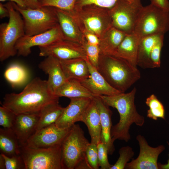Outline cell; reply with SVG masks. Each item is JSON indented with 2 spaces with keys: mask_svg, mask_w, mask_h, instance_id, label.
<instances>
[{
  "mask_svg": "<svg viewBox=\"0 0 169 169\" xmlns=\"http://www.w3.org/2000/svg\"><path fill=\"white\" fill-rule=\"evenodd\" d=\"M59 99L50 88L47 80L36 77L28 83L21 92L6 94L2 105L16 115L39 114L45 106L59 102Z\"/></svg>",
  "mask_w": 169,
  "mask_h": 169,
  "instance_id": "1",
  "label": "cell"
},
{
  "mask_svg": "<svg viewBox=\"0 0 169 169\" xmlns=\"http://www.w3.org/2000/svg\"><path fill=\"white\" fill-rule=\"evenodd\" d=\"M136 91L135 87L127 93L100 96L105 104L116 109L119 114L118 122L111 128V137L113 142L117 139L128 142L131 139L129 130L131 125L135 124L141 127L144 124V117L138 113L135 104Z\"/></svg>",
  "mask_w": 169,
  "mask_h": 169,
  "instance_id": "2",
  "label": "cell"
},
{
  "mask_svg": "<svg viewBox=\"0 0 169 169\" xmlns=\"http://www.w3.org/2000/svg\"><path fill=\"white\" fill-rule=\"evenodd\" d=\"M96 69L110 85L122 93L141 77L137 67L120 58L101 53Z\"/></svg>",
  "mask_w": 169,
  "mask_h": 169,
  "instance_id": "3",
  "label": "cell"
},
{
  "mask_svg": "<svg viewBox=\"0 0 169 169\" xmlns=\"http://www.w3.org/2000/svg\"><path fill=\"white\" fill-rule=\"evenodd\" d=\"M4 6L9 13L7 23L0 25V60L3 62L17 54L16 45L25 35L24 22L20 13L15 9L12 2Z\"/></svg>",
  "mask_w": 169,
  "mask_h": 169,
  "instance_id": "4",
  "label": "cell"
},
{
  "mask_svg": "<svg viewBox=\"0 0 169 169\" xmlns=\"http://www.w3.org/2000/svg\"><path fill=\"white\" fill-rule=\"evenodd\" d=\"M12 2L15 9L22 16L26 35L32 36L43 33L58 24L54 7L44 6L35 9L23 8Z\"/></svg>",
  "mask_w": 169,
  "mask_h": 169,
  "instance_id": "5",
  "label": "cell"
},
{
  "mask_svg": "<svg viewBox=\"0 0 169 169\" xmlns=\"http://www.w3.org/2000/svg\"><path fill=\"white\" fill-rule=\"evenodd\" d=\"M169 29V12L150 4L141 9L134 33L140 38L164 35Z\"/></svg>",
  "mask_w": 169,
  "mask_h": 169,
  "instance_id": "6",
  "label": "cell"
},
{
  "mask_svg": "<svg viewBox=\"0 0 169 169\" xmlns=\"http://www.w3.org/2000/svg\"><path fill=\"white\" fill-rule=\"evenodd\" d=\"M90 143L79 125L75 124L61 145L64 169H75L81 161L86 159V151Z\"/></svg>",
  "mask_w": 169,
  "mask_h": 169,
  "instance_id": "7",
  "label": "cell"
},
{
  "mask_svg": "<svg viewBox=\"0 0 169 169\" xmlns=\"http://www.w3.org/2000/svg\"><path fill=\"white\" fill-rule=\"evenodd\" d=\"M20 155L25 169H64L61 145L48 148L21 146Z\"/></svg>",
  "mask_w": 169,
  "mask_h": 169,
  "instance_id": "8",
  "label": "cell"
},
{
  "mask_svg": "<svg viewBox=\"0 0 169 169\" xmlns=\"http://www.w3.org/2000/svg\"><path fill=\"white\" fill-rule=\"evenodd\" d=\"M141 1L119 0L109 9L112 26L127 34L133 33L143 6Z\"/></svg>",
  "mask_w": 169,
  "mask_h": 169,
  "instance_id": "9",
  "label": "cell"
},
{
  "mask_svg": "<svg viewBox=\"0 0 169 169\" xmlns=\"http://www.w3.org/2000/svg\"><path fill=\"white\" fill-rule=\"evenodd\" d=\"M108 11L109 9L89 5L77 11L81 13V20L88 32L103 38L112 26Z\"/></svg>",
  "mask_w": 169,
  "mask_h": 169,
  "instance_id": "10",
  "label": "cell"
},
{
  "mask_svg": "<svg viewBox=\"0 0 169 169\" xmlns=\"http://www.w3.org/2000/svg\"><path fill=\"white\" fill-rule=\"evenodd\" d=\"M38 48L41 57L52 56L60 60L78 58L87 60L83 46L78 43L63 40Z\"/></svg>",
  "mask_w": 169,
  "mask_h": 169,
  "instance_id": "11",
  "label": "cell"
},
{
  "mask_svg": "<svg viewBox=\"0 0 169 169\" xmlns=\"http://www.w3.org/2000/svg\"><path fill=\"white\" fill-rule=\"evenodd\" d=\"M64 40L63 34L58 24L53 28L43 33L32 36L25 35L16 45L18 56L26 57L31 52L32 47L43 46Z\"/></svg>",
  "mask_w": 169,
  "mask_h": 169,
  "instance_id": "12",
  "label": "cell"
},
{
  "mask_svg": "<svg viewBox=\"0 0 169 169\" xmlns=\"http://www.w3.org/2000/svg\"><path fill=\"white\" fill-rule=\"evenodd\" d=\"M136 139L140 148L138 156L126 165V169H159L157 160L159 156L165 149L163 145L156 147L149 145L143 136H137Z\"/></svg>",
  "mask_w": 169,
  "mask_h": 169,
  "instance_id": "13",
  "label": "cell"
},
{
  "mask_svg": "<svg viewBox=\"0 0 169 169\" xmlns=\"http://www.w3.org/2000/svg\"><path fill=\"white\" fill-rule=\"evenodd\" d=\"M71 128H61L53 123L36 131L23 146L33 148H48L61 145Z\"/></svg>",
  "mask_w": 169,
  "mask_h": 169,
  "instance_id": "14",
  "label": "cell"
},
{
  "mask_svg": "<svg viewBox=\"0 0 169 169\" xmlns=\"http://www.w3.org/2000/svg\"><path fill=\"white\" fill-rule=\"evenodd\" d=\"M92 99L87 98L70 99L69 104L64 108L55 124L61 128H69L75 122L81 121L83 114Z\"/></svg>",
  "mask_w": 169,
  "mask_h": 169,
  "instance_id": "15",
  "label": "cell"
},
{
  "mask_svg": "<svg viewBox=\"0 0 169 169\" xmlns=\"http://www.w3.org/2000/svg\"><path fill=\"white\" fill-rule=\"evenodd\" d=\"M86 62L90 75L80 82L95 96L112 95L122 93L110 85L96 68L88 61Z\"/></svg>",
  "mask_w": 169,
  "mask_h": 169,
  "instance_id": "16",
  "label": "cell"
},
{
  "mask_svg": "<svg viewBox=\"0 0 169 169\" xmlns=\"http://www.w3.org/2000/svg\"><path fill=\"white\" fill-rule=\"evenodd\" d=\"M39 114L17 115L12 129L21 146L24 145L36 131Z\"/></svg>",
  "mask_w": 169,
  "mask_h": 169,
  "instance_id": "17",
  "label": "cell"
},
{
  "mask_svg": "<svg viewBox=\"0 0 169 169\" xmlns=\"http://www.w3.org/2000/svg\"><path fill=\"white\" fill-rule=\"evenodd\" d=\"M100 115L101 133L100 141L107 147L108 154L111 155L115 151L114 142L111 137L112 126L111 116L112 113L108 106L105 104L100 96L94 98Z\"/></svg>",
  "mask_w": 169,
  "mask_h": 169,
  "instance_id": "18",
  "label": "cell"
},
{
  "mask_svg": "<svg viewBox=\"0 0 169 169\" xmlns=\"http://www.w3.org/2000/svg\"><path fill=\"white\" fill-rule=\"evenodd\" d=\"M38 67L48 75V82L54 93L67 80L60 60L52 56L45 57V58L39 64Z\"/></svg>",
  "mask_w": 169,
  "mask_h": 169,
  "instance_id": "19",
  "label": "cell"
},
{
  "mask_svg": "<svg viewBox=\"0 0 169 169\" xmlns=\"http://www.w3.org/2000/svg\"><path fill=\"white\" fill-rule=\"evenodd\" d=\"M54 8L64 40L82 45L84 41L80 39V33L73 16L67 12Z\"/></svg>",
  "mask_w": 169,
  "mask_h": 169,
  "instance_id": "20",
  "label": "cell"
},
{
  "mask_svg": "<svg viewBox=\"0 0 169 169\" xmlns=\"http://www.w3.org/2000/svg\"><path fill=\"white\" fill-rule=\"evenodd\" d=\"M94 98L85 111L81 121L88 128L90 143L97 144L100 141L101 128L100 115Z\"/></svg>",
  "mask_w": 169,
  "mask_h": 169,
  "instance_id": "21",
  "label": "cell"
},
{
  "mask_svg": "<svg viewBox=\"0 0 169 169\" xmlns=\"http://www.w3.org/2000/svg\"><path fill=\"white\" fill-rule=\"evenodd\" d=\"M140 39L134 32L127 34L113 55L124 59L132 65L137 67Z\"/></svg>",
  "mask_w": 169,
  "mask_h": 169,
  "instance_id": "22",
  "label": "cell"
},
{
  "mask_svg": "<svg viewBox=\"0 0 169 169\" xmlns=\"http://www.w3.org/2000/svg\"><path fill=\"white\" fill-rule=\"evenodd\" d=\"M60 62L67 80L73 79L80 81L88 78L90 75L86 60L84 59H74L60 60Z\"/></svg>",
  "mask_w": 169,
  "mask_h": 169,
  "instance_id": "23",
  "label": "cell"
},
{
  "mask_svg": "<svg viewBox=\"0 0 169 169\" xmlns=\"http://www.w3.org/2000/svg\"><path fill=\"white\" fill-rule=\"evenodd\" d=\"M59 98L64 97L72 98H87L93 99L95 96L77 80L68 79L55 92Z\"/></svg>",
  "mask_w": 169,
  "mask_h": 169,
  "instance_id": "24",
  "label": "cell"
},
{
  "mask_svg": "<svg viewBox=\"0 0 169 169\" xmlns=\"http://www.w3.org/2000/svg\"><path fill=\"white\" fill-rule=\"evenodd\" d=\"M164 34H158L140 38L139 44L137 65L145 69L153 68L150 59L151 50L157 41Z\"/></svg>",
  "mask_w": 169,
  "mask_h": 169,
  "instance_id": "25",
  "label": "cell"
},
{
  "mask_svg": "<svg viewBox=\"0 0 169 169\" xmlns=\"http://www.w3.org/2000/svg\"><path fill=\"white\" fill-rule=\"evenodd\" d=\"M21 146L12 128H0V151L8 156L20 155Z\"/></svg>",
  "mask_w": 169,
  "mask_h": 169,
  "instance_id": "26",
  "label": "cell"
},
{
  "mask_svg": "<svg viewBox=\"0 0 169 169\" xmlns=\"http://www.w3.org/2000/svg\"><path fill=\"white\" fill-rule=\"evenodd\" d=\"M127 34L113 26L110 28L100 41V53L113 55Z\"/></svg>",
  "mask_w": 169,
  "mask_h": 169,
  "instance_id": "27",
  "label": "cell"
},
{
  "mask_svg": "<svg viewBox=\"0 0 169 169\" xmlns=\"http://www.w3.org/2000/svg\"><path fill=\"white\" fill-rule=\"evenodd\" d=\"M4 76L13 88L19 87L25 84L29 78L28 69L23 65L14 63L6 69Z\"/></svg>",
  "mask_w": 169,
  "mask_h": 169,
  "instance_id": "28",
  "label": "cell"
},
{
  "mask_svg": "<svg viewBox=\"0 0 169 169\" xmlns=\"http://www.w3.org/2000/svg\"><path fill=\"white\" fill-rule=\"evenodd\" d=\"M64 109V108L59 104V102L50 104L44 107L39 113L36 131L55 123Z\"/></svg>",
  "mask_w": 169,
  "mask_h": 169,
  "instance_id": "29",
  "label": "cell"
},
{
  "mask_svg": "<svg viewBox=\"0 0 169 169\" xmlns=\"http://www.w3.org/2000/svg\"><path fill=\"white\" fill-rule=\"evenodd\" d=\"M145 103L149 109L147 117L154 120L158 118L165 119V110L162 103L154 94H151L146 99Z\"/></svg>",
  "mask_w": 169,
  "mask_h": 169,
  "instance_id": "30",
  "label": "cell"
},
{
  "mask_svg": "<svg viewBox=\"0 0 169 169\" xmlns=\"http://www.w3.org/2000/svg\"><path fill=\"white\" fill-rule=\"evenodd\" d=\"M41 7H50L65 11L72 15L75 13L77 0H38Z\"/></svg>",
  "mask_w": 169,
  "mask_h": 169,
  "instance_id": "31",
  "label": "cell"
},
{
  "mask_svg": "<svg viewBox=\"0 0 169 169\" xmlns=\"http://www.w3.org/2000/svg\"><path fill=\"white\" fill-rule=\"evenodd\" d=\"M119 157L110 169H124L126 164L131 159L134 155L132 148L129 146L121 147L119 151Z\"/></svg>",
  "mask_w": 169,
  "mask_h": 169,
  "instance_id": "32",
  "label": "cell"
},
{
  "mask_svg": "<svg viewBox=\"0 0 169 169\" xmlns=\"http://www.w3.org/2000/svg\"><path fill=\"white\" fill-rule=\"evenodd\" d=\"M119 0H77L74 10L76 11L87 5H93L101 8L109 9ZM132 1L135 0H127Z\"/></svg>",
  "mask_w": 169,
  "mask_h": 169,
  "instance_id": "33",
  "label": "cell"
},
{
  "mask_svg": "<svg viewBox=\"0 0 169 169\" xmlns=\"http://www.w3.org/2000/svg\"><path fill=\"white\" fill-rule=\"evenodd\" d=\"M83 46L86 52L87 61L94 67L97 68L100 53L99 45L89 44L84 41Z\"/></svg>",
  "mask_w": 169,
  "mask_h": 169,
  "instance_id": "34",
  "label": "cell"
},
{
  "mask_svg": "<svg viewBox=\"0 0 169 169\" xmlns=\"http://www.w3.org/2000/svg\"><path fill=\"white\" fill-rule=\"evenodd\" d=\"M16 115L7 108L2 105L0 107V125L2 128H12Z\"/></svg>",
  "mask_w": 169,
  "mask_h": 169,
  "instance_id": "35",
  "label": "cell"
},
{
  "mask_svg": "<svg viewBox=\"0 0 169 169\" xmlns=\"http://www.w3.org/2000/svg\"><path fill=\"white\" fill-rule=\"evenodd\" d=\"M3 157L5 169H25L24 163L20 155L8 156L1 153Z\"/></svg>",
  "mask_w": 169,
  "mask_h": 169,
  "instance_id": "36",
  "label": "cell"
},
{
  "mask_svg": "<svg viewBox=\"0 0 169 169\" xmlns=\"http://www.w3.org/2000/svg\"><path fill=\"white\" fill-rule=\"evenodd\" d=\"M164 35L161 36L154 45L150 55L151 61L153 68L161 65V54L163 46Z\"/></svg>",
  "mask_w": 169,
  "mask_h": 169,
  "instance_id": "37",
  "label": "cell"
},
{
  "mask_svg": "<svg viewBox=\"0 0 169 169\" xmlns=\"http://www.w3.org/2000/svg\"><path fill=\"white\" fill-rule=\"evenodd\" d=\"M86 157L92 169L99 168L97 144L90 142L86 151Z\"/></svg>",
  "mask_w": 169,
  "mask_h": 169,
  "instance_id": "38",
  "label": "cell"
},
{
  "mask_svg": "<svg viewBox=\"0 0 169 169\" xmlns=\"http://www.w3.org/2000/svg\"><path fill=\"white\" fill-rule=\"evenodd\" d=\"M99 164L101 169H110V164L108 158V151L105 145L100 141L97 144Z\"/></svg>",
  "mask_w": 169,
  "mask_h": 169,
  "instance_id": "39",
  "label": "cell"
},
{
  "mask_svg": "<svg viewBox=\"0 0 169 169\" xmlns=\"http://www.w3.org/2000/svg\"><path fill=\"white\" fill-rule=\"evenodd\" d=\"M151 4L163 10L169 12L168 0H150Z\"/></svg>",
  "mask_w": 169,
  "mask_h": 169,
  "instance_id": "40",
  "label": "cell"
},
{
  "mask_svg": "<svg viewBox=\"0 0 169 169\" xmlns=\"http://www.w3.org/2000/svg\"><path fill=\"white\" fill-rule=\"evenodd\" d=\"M85 34L88 43L93 45H99L100 41L96 35L88 32H85Z\"/></svg>",
  "mask_w": 169,
  "mask_h": 169,
  "instance_id": "41",
  "label": "cell"
},
{
  "mask_svg": "<svg viewBox=\"0 0 169 169\" xmlns=\"http://www.w3.org/2000/svg\"><path fill=\"white\" fill-rule=\"evenodd\" d=\"M27 8L33 9L39 8L41 7L38 0H23Z\"/></svg>",
  "mask_w": 169,
  "mask_h": 169,
  "instance_id": "42",
  "label": "cell"
},
{
  "mask_svg": "<svg viewBox=\"0 0 169 169\" xmlns=\"http://www.w3.org/2000/svg\"><path fill=\"white\" fill-rule=\"evenodd\" d=\"M9 13L8 9L4 4L0 3V18L2 19L6 17H9Z\"/></svg>",
  "mask_w": 169,
  "mask_h": 169,
  "instance_id": "43",
  "label": "cell"
},
{
  "mask_svg": "<svg viewBox=\"0 0 169 169\" xmlns=\"http://www.w3.org/2000/svg\"><path fill=\"white\" fill-rule=\"evenodd\" d=\"M7 1L14 2L21 7L23 8H27L23 0H0L1 2H4Z\"/></svg>",
  "mask_w": 169,
  "mask_h": 169,
  "instance_id": "44",
  "label": "cell"
},
{
  "mask_svg": "<svg viewBox=\"0 0 169 169\" xmlns=\"http://www.w3.org/2000/svg\"><path fill=\"white\" fill-rule=\"evenodd\" d=\"M169 145V143H168ZM159 169H169V158L166 163L162 164L158 163Z\"/></svg>",
  "mask_w": 169,
  "mask_h": 169,
  "instance_id": "45",
  "label": "cell"
}]
</instances>
